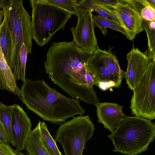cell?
<instances>
[{"label": "cell", "instance_id": "obj_28", "mask_svg": "<svg viewBox=\"0 0 155 155\" xmlns=\"http://www.w3.org/2000/svg\"><path fill=\"white\" fill-rule=\"evenodd\" d=\"M4 17V13L2 10L0 9V26L2 22V18Z\"/></svg>", "mask_w": 155, "mask_h": 155}, {"label": "cell", "instance_id": "obj_24", "mask_svg": "<svg viewBox=\"0 0 155 155\" xmlns=\"http://www.w3.org/2000/svg\"><path fill=\"white\" fill-rule=\"evenodd\" d=\"M93 1L95 3L99 5L113 6L116 5L118 0H93Z\"/></svg>", "mask_w": 155, "mask_h": 155}, {"label": "cell", "instance_id": "obj_3", "mask_svg": "<svg viewBox=\"0 0 155 155\" xmlns=\"http://www.w3.org/2000/svg\"><path fill=\"white\" fill-rule=\"evenodd\" d=\"M2 10L3 19L10 32L12 42L9 68L16 80H18L20 48L24 43L28 54H30L33 45L31 17L25 8L22 0H11Z\"/></svg>", "mask_w": 155, "mask_h": 155}, {"label": "cell", "instance_id": "obj_6", "mask_svg": "<svg viewBox=\"0 0 155 155\" xmlns=\"http://www.w3.org/2000/svg\"><path fill=\"white\" fill-rule=\"evenodd\" d=\"M130 108L134 116L151 120L155 117V58L133 90Z\"/></svg>", "mask_w": 155, "mask_h": 155}, {"label": "cell", "instance_id": "obj_22", "mask_svg": "<svg viewBox=\"0 0 155 155\" xmlns=\"http://www.w3.org/2000/svg\"><path fill=\"white\" fill-rule=\"evenodd\" d=\"M140 15L142 19L155 21V8L150 6L144 7L141 11Z\"/></svg>", "mask_w": 155, "mask_h": 155}, {"label": "cell", "instance_id": "obj_20", "mask_svg": "<svg viewBox=\"0 0 155 155\" xmlns=\"http://www.w3.org/2000/svg\"><path fill=\"white\" fill-rule=\"evenodd\" d=\"M49 3L61 8L72 15H75L78 4L76 0H46Z\"/></svg>", "mask_w": 155, "mask_h": 155}, {"label": "cell", "instance_id": "obj_12", "mask_svg": "<svg viewBox=\"0 0 155 155\" xmlns=\"http://www.w3.org/2000/svg\"><path fill=\"white\" fill-rule=\"evenodd\" d=\"M96 106L98 122L113 132L126 116L123 111V106L108 102H99Z\"/></svg>", "mask_w": 155, "mask_h": 155}, {"label": "cell", "instance_id": "obj_23", "mask_svg": "<svg viewBox=\"0 0 155 155\" xmlns=\"http://www.w3.org/2000/svg\"><path fill=\"white\" fill-rule=\"evenodd\" d=\"M1 155H25L17 148L14 149L10 145L9 143L6 144Z\"/></svg>", "mask_w": 155, "mask_h": 155}, {"label": "cell", "instance_id": "obj_16", "mask_svg": "<svg viewBox=\"0 0 155 155\" xmlns=\"http://www.w3.org/2000/svg\"><path fill=\"white\" fill-rule=\"evenodd\" d=\"M41 138L43 145L49 155H63L60 151L56 141L51 135L46 124L44 121L39 120Z\"/></svg>", "mask_w": 155, "mask_h": 155}, {"label": "cell", "instance_id": "obj_26", "mask_svg": "<svg viewBox=\"0 0 155 155\" xmlns=\"http://www.w3.org/2000/svg\"><path fill=\"white\" fill-rule=\"evenodd\" d=\"M136 1L144 7L150 6L155 8V0H136Z\"/></svg>", "mask_w": 155, "mask_h": 155}, {"label": "cell", "instance_id": "obj_1", "mask_svg": "<svg viewBox=\"0 0 155 155\" xmlns=\"http://www.w3.org/2000/svg\"><path fill=\"white\" fill-rule=\"evenodd\" d=\"M20 90L19 98L27 108L53 124L61 125L68 118L85 112L79 100L62 95L42 79L26 78Z\"/></svg>", "mask_w": 155, "mask_h": 155}, {"label": "cell", "instance_id": "obj_18", "mask_svg": "<svg viewBox=\"0 0 155 155\" xmlns=\"http://www.w3.org/2000/svg\"><path fill=\"white\" fill-rule=\"evenodd\" d=\"M142 27L146 32L148 39L147 54L151 58H155V21L143 19Z\"/></svg>", "mask_w": 155, "mask_h": 155}, {"label": "cell", "instance_id": "obj_14", "mask_svg": "<svg viewBox=\"0 0 155 155\" xmlns=\"http://www.w3.org/2000/svg\"><path fill=\"white\" fill-rule=\"evenodd\" d=\"M25 149V155H49L43 145L38 123L30 132Z\"/></svg>", "mask_w": 155, "mask_h": 155}, {"label": "cell", "instance_id": "obj_7", "mask_svg": "<svg viewBox=\"0 0 155 155\" xmlns=\"http://www.w3.org/2000/svg\"><path fill=\"white\" fill-rule=\"evenodd\" d=\"M105 6L117 19L129 40L143 30L140 12L144 6L136 0H118L115 6Z\"/></svg>", "mask_w": 155, "mask_h": 155}, {"label": "cell", "instance_id": "obj_10", "mask_svg": "<svg viewBox=\"0 0 155 155\" xmlns=\"http://www.w3.org/2000/svg\"><path fill=\"white\" fill-rule=\"evenodd\" d=\"M127 68L123 77L129 89L133 90L146 72L151 58L147 51L143 52L134 46L127 54Z\"/></svg>", "mask_w": 155, "mask_h": 155}, {"label": "cell", "instance_id": "obj_13", "mask_svg": "<svg viewBox=\"0 0 155 155\" xmlns=\"http://www.w3.org/2000/svg\"><path fill=\"white\" fill-rule=\"evenodd\" d=\"M0 89L7 90L19 97L21 96L16 80L6 63L0 45Z\"/></svg>", "mask_w": 155, "mask_h": 155}, {"label": "cell", "instance_id": "obj_27", "mask_svg": "<svg viewBox=\"0 0 155 155\" xmlns=\"http://www.w3.org/2000/svg\"><path fill=\"white\" fill-rule=\"evenodd\" d=\"M11 0H0V9L3 7L8 5L10 2Z\"/></svg>", "mask_w": 155, "mask_h": 155}, {"label": "cell", "instance_id": "obj_8", "mask_svg": "<svg viewBox=\"0 0 155 155\" xmlns=\"http://www.w3.org/2000/svg\"><path fill=\"white\" fill-rule=\"evenodd\" d=\"M93 15L90 9H77L75 15L77 17V25L71 29L76 46L91 54L98 46Z\"/></svg>", "mask_w": 155, "mask_h": 155}, {"label": "cell", "instance_id": "obj_25", "mask_svg": "<svg viewBox=\"0 0 155 155\" xmlns=\"http://www.w3.org/2000/svg\"><path fill=\"white\" fill-rule=\"evenodd\" d=\"M9 143L3 127L0 122V143Z\"/></svg>", "mask_w": 155, "mask_h": 155}, {"label": "cell", "instance_id": "obj_9", "mask_svg": "<svg viewBox=\"0 0 155 155\" xmlns=\"http://www.w3.org/2000/svg\"><path fill=\"white\" fill-rule=\"evenodd\" d=\"M87 67L96 85L103 91L118 87L122 81L116 78L108 68L104 59L102 49L98 46L88 60Z\"/></svg>", "mask_w": 155, "mask_h": 155}, {"label": "cell", "instance_id": "obj_19", "mask_svg": "<svg viewBox=\"0 0 155 155\" xmlns=\"http://www.w3.org/2000/svg\"><path fill=\"white\" fill-rule=\"evenodd\" d=\"M92 18L95 26L98 27L104 35L107 34V28L116 31L125 35L124 30L117 23L99 15H93Z\"/></svg>", "mask_w": 155, "mask_h": 155}, {"label": "cell", "instance_id": "obj_17", "mask_svg": "<svg viewBox=\"0 0 155 155\" xmlns=\"http://www.w3.org/2000/svg\"><path fill=\"white\" fill-rule=\"evenodd\" d=\"M0 45L9 67L12 54V42L10 32L4 19L0 26Z\"/></svg>", "mask_w": 155, "mask_h": 155}, {"label": "cell", "instance_id": "obj_15", "mask_svg": "<svg viewBox=\"0 0 155 155\" xmlns=\"http://www.w3.org/2000/svg\"><path fill=\"white\" fill-rule=\"evenodd\" d=\"M12 105L8 106L0 102V122L2 124L9 143L15 147L11 128Z\"/></svg>", "mask_w": 155, "mask_h": 155}, {"label": "cell", "instance_id": "obj_11", "mask_svg": "<svg viewBox=\"0 0 155 155\" xmlns=\"http://www.w3.org/2000/svg\"><path fill=\"white\" fill-rule=\"evenodd\" d=\"M12 105V133L15 147L21 151L26 147L32 124L30 118L21 106L16 104Z\"/></svg>", "mask_w": 155, "mask_h": 155}, {"label": "cell", "instance_id": "obj_21", "mask_svg": "<svg viewBox=\"0 0 155 155\" xmlns=\"http://www.w3.org/2000/svg\"><path fill=\"white\" fill-rule=\"evenodd\" d=\"M28 54L26 48L24 43L22 45L20 51V65L19 71V77L24 83L25 80L26 64Z\"/></svg>", "mask_w": 155, "mask_h": 155}, {"label": "cell", "instance_id": "obj_29", "mask_svg": "<svg viewBox=\"0 0 155 155\" xmlns=\"http://www.w3.org/2000/svg\"><path fill=\"white\" fill-rule=\"evenodd\" d=\"M6 143H0V155H1L3 150Z\"/></svg>", "mask_w": 155, "mask_h": 155}, {"label": "cell", "instance_id": "obj_4", "mask_svg": "<svg viewBox=\"0 0 155 155\" xmlns=\"http://www.w3.org/2000/svg\"><path fill=\"white\" fill-rule=\"evenodd\" d=\"M33 39L40 47L48 44L53 35L64 27L72 14L46 0H31Z\"/></svg>", "mask_w": 155, "mask_h": 155}, {"label": "cell", "instance_id": "obj_5", "mask_svg": "<svg viewBox=\"0 0 155 155\" xmlns=\"http://www.w3.org/2000/svg\"><path fill=\"white\" fill-rule=\"evenodd\" d=\"M94 130L88 115L75 116L60 125L55 140L61 144L65 155H83L85 144L93 136Z\"/></svg>", "mask_w": 155, "mask_h": 155}, {"label": "cell", "instance_id": "obj_2", "mask_svg": "<svg viewBox=\"0 0 155 155\" xmlns=\"http://www.w3.org/2000/svg\"><path fill=\"white\" fill-rule=\"evenodd\" d=\"M107 137L113 142V152L125 155H137L146 151L153 141L155 125L147 119L125 116Z\"/></svg>", "mask_w": 155, "mask_h": 155}]
</instances>
